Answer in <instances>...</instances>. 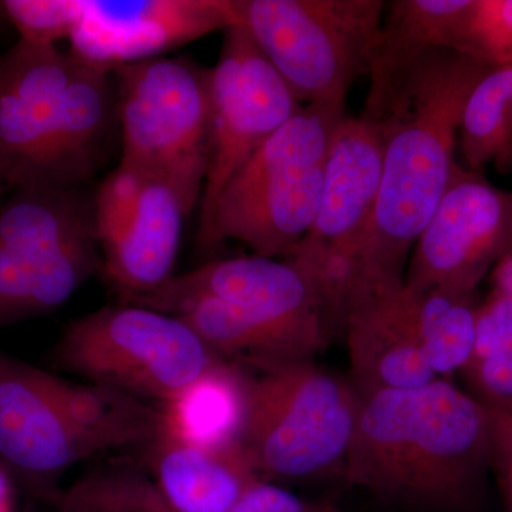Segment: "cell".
Segmentation results:
<instances>
[{
  "label": "cell",
  "instance_id": "1",
  "mask_svg": "<svg viewBox=\"0 0 512 512\" xmlns=\"http://www.w3.org/2000/svg\"><path fill=\"white\" fill-rule=\"evenodd\" d=\"M357 394L346 480L409 510L470 511L491 467L483 404L447 379Z\"/></svg>",
  "mask_w": 512,
  "mask_h": 512
},
{
  "label": "cell",
  "instance_id": "2",
  "mask_svg": "<svg viewBox=\"0 0 512 512\" xmlns=\"http://www.w3.org/2000/svg\"><path fill=\"white\" fill-rule=\"evenodd\" d=\"M494 67L436 47L394 90L382 124V184L356 259L357 274L404 278L421 231L456 168V148L471 93Z\"/></svg>",
  "mask_w": 512,
  "mask_h": 512
},
{
  "label": "cell",
  "instance_id": "3",
  "mask_svg": "<svg viewBox=\"0 0 512 512\" xmlns=\"http://www.w3.org/2000/svg\"><path fill=\"white\" fill-rule=\"evenodd\" d=\"M113 73L19 40L0 55V178L13 190L82 188L107 160Z\"/></svg>",
  "mask_w": 512,
  "mask_h": 512
},
{
  "label": "cell",
  "instance_id": "4",
  "mask_svg": "<svg viewBox=\"0 0 512 512\" xmlns=\"http://www.w3.org/2000/svg\"><path fill=\"white\" fill-rule=\"evenodd\" d=\"M345 116V107L302 104L225 185L205 249L234 239L254 255L285 258L318 214L323 163Z\"/></svg>",
  "mask_w": 512,
  "mask_h": 512
},
{
  "label": "cell",
  "instance_id": "5",
  "mask_svg": "<svg viewBox=\"0 0 512 512\" xmlns=\"http://www.w3.org/2000/svg\"><path fill=\"white\" fill-rule=\"evenodd\" d=\"M248 377L242 450L258 476L313 478L345 471L359 394L312 360L258 366Z\"/></svg>",
  "mask_w": 512,
  "mask_h": 512
},
{
  "label": "cell",
  "instance_id": "6",
  "mask_svg": "<svg viewBox=\"0 0 512 512\" xmlns=\"http://www.w3.org/2000/svg\"><path fill=\"white\" fill-rule=\"evenodd\" d=\"M238 25L301 104L345 107L369 73L383 0H232Z\"/></svg>",
  "mask_w": 512,
  "mask_h": 512
},
{
  "label": "cell",
  "instance_id": "7",
  "mask_svg": "<svg viewBox=\"0 0 512 512\" xmlns=\"http://www.w3.org/2000/svg\"><path fill=\"white\" fill-rule=\"evenodd\" d=\"M100 269L94 197L82 188L0 202V323L56 311Z\"/></svg>",
  "mask_w": 512,
  "mask_h": 512
},
{
  "label": "cell",
  "instance_id": "8",
  "mask_svg": "<svg viewBox=\"0 0 512 512\" xmlns=\"http://www.w3.org/2000/svg\"><path fill=\"white\" fill-rule=\"evenodd\" d=\"M210 70L185 57H156L113 72L120 165L174 185L191 211L207 174Z\"/></svg>",
  "mask_w": 512,
  "mask_h": 512
},
{
  "label": "cell",
  "instance_id": "9",
  "mask_svg": "<svg viewBox=\"0 0 512 512\" xmlns=\"http://www.w3.org/2000/svg\"><path fill=\"white\" fill-rule=\"evenodd\" d=\"M59 359L93 383L164 403L221 357L177 316L123 303L72 323L60 340Z\"/></svg>",
  "mask_w": 512,
  "mask_h": 512
},
{
  "label": "cell",
  "instance_id": "10",
  "mask_svg": "<svg viewBox=\"0 0 512 512\" xmlns=\"http://www.w3.org/2000/svg\"><path fill=\"white\" fill-rule=\"evenodd\" d=\"M382 124L345 116L330 140L319 210L306 237L285 256L315 282L329 306L342 305L382 184Z\"/></svg>",
  "mask_w": 512,
  "mask_h": 512
},
{
  "label": "cell",
  "instance_id": "11",
  "mask_svg": "<svg viewBox=\"0 0 512 512\" xmlns=\"http://www.w3.org/2000/svg\"><path fill=\"white\" fill-rule=\"evenodd\" d=\"M210 140L201 194L198 244L207 248L225 185L302 104L241 25L224 30L210 70Z\"/></svg>",
  "mask_w": 512,
  "mask_h": 512
},
{
  "label": "cell",
  "instance_id": "12",
  "mask_svg": "<svg viewBox=\"0 0 512 512\" xmlns=\"http://www.w3.org/2000/svg\"><path fill=\"white\" fill-rule=\"evenodd\" d=\"M197 296L231 303L281 339L298 360H312L335 330L315 282L305 272L285 259L258 255L212 261L124 303L165 312Z\"/></svg>",
  "mask_w": 512,
  "mask_h": 512
},
{
  "label": "cell",
  "instance_id": "13",
  "mask_svg": "<svg viewBox=\"0 0 512 512\" xmlns=\"http://www.w3.org/2000/svg\"><path fill=\"white\" fill-rule=\"evenodd\" d=\"M183 195L163 178L119 165L94 195L101 269L123 302L173 278L185 218Z\"/></svg>",
  "mask_w": 512,
  "mask_h": 512
},
{
  "label": "cell",
  "instance_id": "14",
  "mask_svg": "<svg viewBox=\"0 0 512 512\" xmlns=\"http://www.w3.org/2000/svg\"><path fill=\"white\" fill-rule=\"evenodd\" d=\"M511 232L512 192L457 164L414 244L404 284L413 291L474 293L503 255Z\"/></svg>",
  "mask_w": 512,
  "mask_h": 512
},
{
  "label": "cell",
  "instance_id": "15",
  "mask_svg": "<svg viewBox=\"0 0 512 512\" xmlns=\"http://www.w3.org/2000/svg\"><path fill=\"white\" fill-rule=\"evenodd\" d=\"M232 25V0H83L70 52L113 73Z\"/></svg>",
  "mask_w": 512,
  "mask_h": 512
},
{
  "label": "cell",
  "instance_id": "16",
  "mask_svg": "<svg viewBox=\"0 0 512 512\" xmlns=\"http://www.w3.org/2000/svg\"><path fill=\"white\" fill-rule=\"evenodd\" d=\"M342 330L357 392L412 389L437 379L421 349L413 292L404 278L353 275Z\"/></svg>",
  "mask_w": 512,
  "mask_h": 512
},
{
  "label": "cell",
  "instance_id": "17",
  "mask_svg": "<svg viewBox=\"0 0 512 512\" xmlns=\"http://www.w3.org/2000/svg\"><path fill=\"white\" fill-rule=\"evenodd\" d=\"M92 454L67 419L53 376L0 357V460L45 480Z\"/></svg>",
  "mask_w": 512,
  "mask_h": 512
},
{
  "label": "cell",
  "instance_id": "18",
  "mask_svg": "<svg viewBox=\"0 0 512 512\" xmlns=\"http://www.w3.org/2000/svg\"><path fill=\"white\" fill-rule=\"evenodd\" d=\"M468 0H394L386 3L372 62L365 110L360 116L380 121L404 74L436 47H447L451 28Z\"/></svg>",
  "mask_w": 512,
  "mask_h": 512
},
{
  "label": "cell",
  "instance_id": "19",
  "mask_svg": "<svg viewBox=\"0 0 512 512\" xmlns=\"http://www.w3.org/2000/svg\"><path fill=\"white\" fill-rule=\"evenodd\" d=\"M161 437L190 446L242 448L248 414V376L220 359L183 392L163 403Z\"/></svg>",
  "mask_w": 512,
  "mask_h": 512
},
{
  "label": "cell",
  "instance_id": "20",
  "mask_svg": "<svg viewBox=\"0 0 512 512\" xmlns=\"http://www.w3.org/2000/svg\"><path fill=\"white\" fill-rule=\"evenodd\" d=\"M67 419L94 453L109 448L154 443L163 434L160 410L140 397L104 384H79L53 376Z\"/></svg>",
  "mask_w": 512,
  "mask_h": 512
},
{
  "label": "cell",
  "instance_id": "21",
  "mask_svg": "<svg viewBox=\"0 0 512 512\" xmlns=\"http://www.w3.org/2000/svg\"><path fill=\"white\" fill-rule=\"evenodd\" d=\"M410 291L421 349L431 372L437 379L463 372L476 343V292L441 288Z\"/></svg>",
  "mask_w": 512,
  "mask_h": 512
},
{
  "label": "cell",
  "instance_id": "22",
  "mask_svg": "<svg viewBox=\"0 0 512 512\" xmlns=\"http://www.w3.org/2000/svg\"><path fill=\"white\" fill-rule=\"evenodd\" d=\"M466 168L483 173L493 164L512 174V66L485 74L471 93L460 128Z\"/></svg>",
  "mask_w": 512,
  "mask_h": 512
},
{
  "label": "cell",
  "instance_id": "23",
  "mask_svg": "<svg viewBox=\"0 0 512 512\" xmlns=\"http://www.w3.org/2000/svg\"><path fill=\"white\" fill-rule=\"evenodd\" d=\"M447 47L494 69L512 66V0H468Z\"/></svg>",
  "mask_w": 512,
  "mask_h": 512
},
{
  "label": "cell",
  "instance_id": "24",
  "mask_svg": "<svg viewBox=\"0 0 512 512\" xmlns=\"http://www.w3.org/2000/svg\"><path fill=\"white\" fill-rule=\"evenodd\" d=\"M3 19L19 33V40L39 46H56L70 39L83 12V0H3Z\"/></svg>",
  "mask_w": 512,
  "mask_h": 512
},
{
  "label": "cell",
  "instance_id": "25",
  "mask_svg": "<svg viewBox=\"0 0 512 512\" xmlns=\"http://www.w3.org/2000/svg\"><path fill=\"white\" fill-rule=\"evenodd\" d=\"M512 355V296L498 291L478 305L471 360ZM470 360V362H471Z\"/></svg>",
  "mask_w": 512,
  "mask_h": 512
},
{
  "label": "cell",
  "instance_id": "26",
  "mask_svg": "<svg viewBox=\"0 0 512 512\" xmlns=\"http://www.w3.org/2000/svg\"><path fill=\"white\" fill-rule=\"evenodd\" d=\"M463 373L478 402L487 409L512 414V355L471 360Z\"/></svg>",
  "mask_w": 512,
  "mask_h": 512
},
{
  "label": "cell",
  "instance_id": "27",
  "mask_svg": "<svg viewBox=\"0 0 512 512\" xmlns=\"http://www.w3.org/2000/svg\"><path fill=\"white\" fill-rule=\"evenodd\" d=\"M228 512H336L332 505L309 503L284 488L256 481Z\"/></svg>",
  "mask_w": 512,
  "mask_h": 512
},
{
  "label": "cell",
  "instance_id": "28",
  "mask_svg": "<svg viewBox=\"0 0 512 512\" xmlns=\"http://www.w3.org/2000/svg\"><path fill=\"white\" fill-rule=\"evenodd\" d=\"M487 413L491 429V467L512 471V414L493 409H487Z\"/></svg>",
  "mask_w": 512,
  "mask_h": 512
},
{
  "label": "cell",
  "instance_id": "29",
  "mask_svg": "<svg viewBox=\"0 0 512 512\" xmlns=\"http://www.w3.org/2000/svg\"><path fill=\"white\" fill-rule=\"evenodd\" d=\"M491 281H493L494 291L512 296V232L503 255L491 271Z\"/></svg>",
  "mask_w": 512,
  "mask_h": 512
},
{
  "label": "cell",
  "instance_id": "30",
  "mask_svg": "<svg viewBox=\"0 0 512 512\" xmlns=\"http://www.w3.org/2000/svg\"><path fill=\"white\" fill-rule=\"evenodd\" d=\"M10 511V484L5 471L0 468V512Z\"/></svg>",
  "mask_w": 512,
  "mask_h": 512
},
{
  "label": "cell",
  "instance_id": "31",
  "mask_svg": "<svg viewBox=\"0 0 512 512\" xmlns=\"http://www.w3.org/2000/svg\"><path fill=\"white\" fill-rule=\"evenodd\" d=\"M500 477L501 488L505 501H507L508 511L512 512V471L511 470H495Z\"/></svg>",
  "mask_w": 512,
  "mask_h": 512
},
{
  "label": "cell",
  "instance_id": "32",
  "mask_svg": "<svg viewBox=\"0 0 512 512\" xmlns=\"http://www.w3.org/2000/svg\"><path fill=\"white\" fill-rule=\"evenodd\" d=\"M63 512H100L92 510V508L80 507V505H64Z\"/></svg>",
  "mask_w": 512,
  "mask_h": 512
},
{
  "label": "cell",
  "instance_id": "33",
  "mask_svg": "<svg viewBox=\"0 0 512 512\" xmlns=\"http://www.w3.org/2000/svg\"><path fill=\"white\" fill-rule=\"evenodd\" d=\"M6 187V184L3 183V180L2 178H0V195H2V192H3V188Z\"/></svg>",
  "mask_w": 512,
  "mask_h": 512
},
{
  "label": "cell",
  "instance_id": "34",
  "mask_svg": "<svg viewBox=\"0 0 512 512\" xmlns=\"http://www.w3.org/2000/svg\"><path fill=\"white\" fill-rule=\"evenodd\" d=\"M0 18H3L2 12H0Z\"/></svg>",
  "mask_w": 512,
  "mask_h": 512
}]
</instances>
